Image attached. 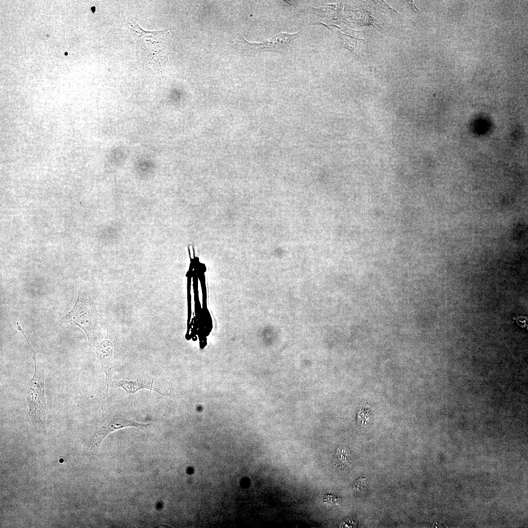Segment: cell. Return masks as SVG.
Masks as SVG:
<instances>
[{
    "label": "cell",
    "instance_id": "1",
    "mask_svg": "<svg viewBox=\"0 0 528 528\" xmlns=\"http://www.w3.org/2000/svg\"><path fill=\"white\" fill-rule=\"evenodd\" d=\"M28 345L32 353L34 372L29 381L26 396L28 405L26 418L31 429L37 433H44L46 424L44 374L38 366L34 351L30 344Z\"/></svg>",
    "mask_w": 528,
    "mask_h": 528
},
{
    "label": "cell",
    "instance_id": "2",
    "mask_svg": "<svg viewBox=\"0 0 528 528\" xmlns=\"http://www.w3.org/2000/svg\"><path fill=\"white\" fill-rule=\"evenodd\" d=\"M63 322H72L85 333L89 346H94L97 322L96 306L86 293L79 290L77 300L71 309L61 319Z\"/></svg>",
    "mask_w": 528,
    "mask_h": 528
},
{
    "label": "cell",
    "instance_id": "3",
    "mask_svg": "<svg viewBox=\"0 0 528 528\" xmlns=\"http://www.w3.org/2000/svg\"><path fill=\"white\" fill-rule=\"evenodd\" d=\"M152 424L139 423L119 416H109L100 423L89 442L88 452L91 454L98 452L100 445L105 438L110 433L126 427L141 428L150 427Z\"/></svg>",
    "mask_w": 528,
    "mask_h": 528
},
{
    "label": "cell",
    "instance_id": "4",
    "mask_svg": "<svg viewBox=\"0 0 528 528\" xmlns=\"http://www.w3.org/2000/svg\"><path fill=\"white\" fill-rule=\"evenodd\" d=\"M116 335L114 329L111 327L108 326L106 334L104 339L96 344L95 346L96 354L106 376L105 397H106L113 374L116 351Z\"/></svg>",
    "mask_w": 528,
    "mask_h": 528
},
{
    "label": "cell",
    "instance_id": "5",
    "mask_svg": "<svg viewBox=\"0 0 528 528\" xmlns=\"http://www.w3.org/2000/svg\"><path fill=\"white\" fill-rule=\"evenodd\" d=\"M300 32L294 34L282 32L269 40L260 43H249L241 37L237 45L239 44L243 50L251 52L268 51L282 54L285 53L293 41L299 37Z\"/></svg>",
    "mask_w": 528,
    "mask_h": 528
},
{
    "label": "cell",
    "instance_id": "6",
    "mask_svg": "<svg viewBox=\"0 0 528 528\" xmlns=\"http://www.w3.org/2000/svg\"><path fill=\"white\" fill-rule=\"evenodd\" d=\"M116 385L117 387L122 388L126 391L127 395L134 394L141 389H147L164 395L161 390L153 386V381L152 382H147L143 380L140 379L135 380H122L119 381Z\"/></svg>",
    "mask_w": 528,
    "mask_h": 528
},
{
    "label": "cell",
    "instance_id": "7",
    "mask_svg": "<svg viewBox=\"0 0 528 528\" xmlns=\"http://www.w3.org/2000/svg\"><path fill=\"white\" fill-rule=\"evenodd\" d=\"M95 9V8L94 6L91 8V10H92V12H94Z\"/></svg>",
    "mask_w": 528,
    "mask_h": 528
},
{
    "label": "cell",
    "instance_id": "8",
    "mask_svg": "<svg viewBox=\"0 0 528 528\" xmlns=\"http://www.w3.org/2000/svg\"><path fill=\"white\" fill-rule=\"evenodd\" d=\"M65 55H67V53L66 52H65Z\"/></svg>",
    "mask_w": 528,
    "mask_h": 528
},
{
    "label": "cell",
    "instance_id": "9",
    "mask_svg": "<svg viewBox=\"0 0 528 528\" xmlns=\"http://www.w3.org/2000/svg\"><path fill=\"white\" fill-rule=\"evenodd\" d=\"M48 36H49V35H47V37H48Z\"/></svg>",
    "mask_w": 528,
    "mask_h": 528
}]
</instances>
